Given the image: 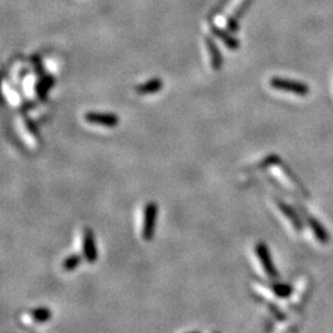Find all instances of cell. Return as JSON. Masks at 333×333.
Segmentation results:
<instances>
[{
	"instance_id": "1",
	"label": "cell",
	"mask_w": 333,
	"mask_h": 333,
	"mask_svg": "<svg viewBox=\"0 0 333 333\" xmlns=\"http://www.w3.org/2000/svg\"><path fill=\"white\" fill-rule=\"evenodd\" d=\"M158 216V205L154 201H148L140 210L137 219V232L142 241H151L156 231V221Z\"/></svg>"
},
{
	"instance_id": "2",
	"label": "cell",
	"mask_w": 333,
	"mask_h": 333,
	"mask_svg": "<svg viewBox=\"0 0 333 333\" xmlns=\"http://www.w3.org/2000/svg\"><path fill=\"white\" fill-rule=\"evenodd\" d=\"M77 246L79 254L86 263H95L98 259V251H96L94 233L89 227H82L78 231Z\"/></svg>"
},
{
	"instance_id": "3",
	"label": "cell",
	"mask_w": 333,
	"mask_h": 333,
	"mask_svg": "<svg viewBox=\"0 0 333 333\" xmlns=\"http://www.w3.org/2000/svg\"><path fill=\"white\" fill-rule=\"evenodd\" d=\"M51 317L52 313L49 309L35 308L26 310L25 313H21L19 316V321L22 326L27 327V329H32V327L47 322L48 320H51Z\"/></svg>"
},
{
	"instance_id": "4",
	"label": "cell",
	"mask_w": 333,
	"mask_h": 333,
	"mask_svg": "<svg viewBox=\"0 0 333 333\" xmlns=\"http://www.w3.org/2000/svg\"><path fill=\"white\" fill-rule=\"evenodd\" d=\"M271 86L282 91H289L299 96H306L310 93L308 84L296 82V80L285 79V78H273L271 79Z\"/></svg>"
},
{
	"instance_id": "5",
	"label": "cell",
	"mask_w": 333,
	"mask_h": 333,
	"mask_svg": "<svg viewBox=\"0 0 333 333\" xmlns=\"http://www.w3.org/2000/svg\"><path fill=\"white\" fill-rule=\"evenodd\" d=\"M85 120L90 124L107 126V127H115L119 122V119L114 115L110 114H98V112H86Z\"/></svg>"
},
{
	"instance_id": "6",
	"label": "cell",
	"mask_w": 333,
	"mask_h": 333,
	"mask_svg": "<svg viewBox=\"0 0 333 333\" xmlns=\"http://www.w3.org/2000/svg\"><path fill=\"white\" fill-rule=\"evenodd\" d=\"M82 261H83V258L80 254H70V256H67L64 259H63L61 268L64 272L70 273V272L75 271V269L80 266Z\"/></svg>"
},
{
	"instance_id": "7",
	"label": "cell",
	"mask_w": 333,
	"mask_h": 333,
	"mask_svg": "<svg viewBox=\"0 0 333 333\" xmlns=\"http://www.w3.org/2000/svg\"><path fill=\"white\" fill-rule=\"evenodd\" d=\"M206 43V48H208V52L210 53V62H211V65L214 69H219L221 67V57H220L219 51H217L216 46L210 38H206L205 40Z\"/></svg>"
},
{
	"instance_id": "8",
	"label": "cell",
	"mask_w": 333,
	"mask_h": 333,
	"mask_svg": "<svg viewBox=\"0 0 333 333\" xmlns=\"http://www.w3.org/2000/svg\"><path fill=\"white\" fill-rule=\"evenodd\" d=\"M162 88V82L159 79H153L151 80V82H147L145 84H142V85L137 86L136 88V91L140 94H152V93H156V91L161 90Z\"/></svg>"
},
{
	"instance_id": "9",
	"label": "cell",
	"mask_w": 333,
	"mask_h": 333,
	"mask_svg": "<svg viewBox=\"0 0 333 333\" xmlns=\"http://www.w3.org/2000/svg\"><path fill=\"white\" fill-rule=\"evenodd\" d=\"M246 0H230L229 5L226 6V9L224 10V12H222V16L219 17V19H222V17H227V16H231V15L233 14V12L237 11L238 9H240L241 6H242L243 4H245Z\"/></svg>"
},
{
	"instance_id": "10",
	"label": "cell",
	"mask_w": 333,
	"mask_h": 333,
	"mask_svg": "<svg viewBox=\"0 0 333 333\" xmlns=\"http://www.w3.org/2000/svg\"><path fill=\"white\" fill-rule=\"evenodd\" d=\"M212 31H214L215 35L219 36V37L225 42V44H226L227 47H230V48H232V49L237 48V47H238V41H236L235 38H232L231 36L226 35V33H225L224 31L220 30V28H214Z\"/></svg>"
},
{
	"instance_id": "11",
	"label": "cell",
	"mask_w": 333,
	"mask_h": 333,
	"mask_svg": "<svg viewBox=\"0 0 333 333\" xmlns=\"http://www.w3.org/2000/svg\"><path fill=\"white\" fill-rule=\"evenodd\" d=\"M189 333H196V332H189Z\"/></svg>"
}]
</instances>
